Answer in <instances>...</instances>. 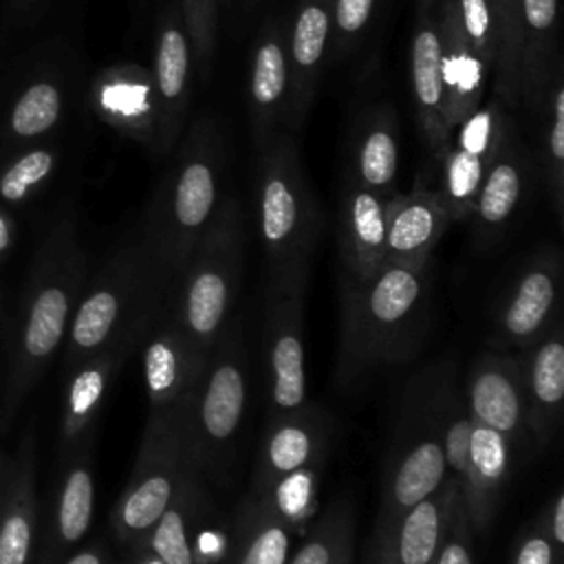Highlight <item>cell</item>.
<instances>
[{"label":"cell","mask_w":564,"mask_h":564,"mask_svg":"<svg viewBox=\"0 0 564 564\" xmlns=\"http://www.w3.org/2000/svg\"><path fill=\"white\" fill-rule=\"evenodd\" d=\"M427 313V267L383 262L364 282L339 278L337 383L355 388L386 368L410 361L423 346Z\"/></svg>","instance_id":"1"},{"label":"cell","mask_w":564,"mask_h":564,"mask_svg":"<svg viewBox=\"0 0 564 564\" xmlns=\"http://www.w3.org/2000/svg\"><path fill=\"white\" fill-rule=\"evenodd\" d=\"M247 405L249 352L242 317L231 315L209 352L183 423L187 463L209 487L227 489L234 482Z\"/></svg>","instance_id":"2"},{"label":"cell","mask_w":564,"mask_h":564,"mask_svg":"<svg viewBox=\"0 0 564 564\" xmlns=\"http://www.w3.org/2000/svg\"><path fill=\"white\" fill-rule=\"evenodd\" d=\"M220 170L223 156L216 148L214 130L207 121H198L178 150L174 167L159 185L141 234L167 284L223 205Z\"/></svg>","instance_id":"3"},{"label":"cell","mask_w":564,"mask_h":564,"mask_svg":"<svg viewBox=\"0 0 564 564\" xmlns=\"http://www.w3.org/2000/svg\"><path fill=\"white\" fill-rule=\"evenodd\" d=\"M167 286L141 238L119 249L77 300L66 330V366L123 337L143 335Z\"/></svg>","instance_id":"4"},{"label":"cell","mask_w":564,"mask_h":564,"mask_svg":"<svg viewBox=\"0 0 564 564\" xmlns=\"http://www.w3.org/2000/svg\"><path fill=\"white\" fill-rule=\"evenodd\" d=\"M242 249L240 205L236 198H225L163 295L181 330L207 357L234 315L242 278Z\"/></svg>","instance_id":"5"},{"label":"cell","mask_w":564,"mask_h":564,"mask_svg":"<svg viewBox=\"0 0 564 564\" xmlns=\"http://www.w3.org/2000/svg\"><path fill=\"white\" fill-rule=\"evenodd\" d=\"M452 361L454 357L447 355L425 366L408 381L401 394L386 452L372 531L388 529L401 511L438 489L447 476L438 427V401Z\"/></svg>","instance_id":"6"},{"label":"cell","mask_w":564,"mask_h":564,"mask_svg":"<svg viewBox=\"0 0 564 564\" xmlns=\"http://www.w3.org/2000/svg\"><path fill=\"white\" fill-rule=\"evenodd\" d=\"M258 223L267 253V289L306 286L319 209L289 139H273L260 156Z\"/></svg>","instance_id":"7"},{"label":"cell","mask_w":564,"mask_h":564,"mask_svg":"<svg viewBox=\"0 0 564 564\" xmlns=\"http://www.w3.org/2000/svg\"><path fill=\"white\" fill-rule=\"evenodd\" d=\"M84 291V258L75 245L55 249L31 284L18 350L0 405V427H7L66 337L73 311Z\"/></svg>","instance_id":"8"},{"label":"cell","mask_w":564,"mask_h":564,"mask_svg":"<svg viewBox=\"0 0 564 564\" xmlns=\"http://www.w3.org/2000/svg\"><path fill=\"white\" fill-rule=\"evenodd\" d=\"M185 419L145 421L132 474L110 511V533L119 551L148 542L187 471Z\"/></svg>","instance_id":"9"},{"label":"cell","mask_w":564,"mask_h":564,"mask_svg":"<svg viewBox=\"0 0 564 564\" xmlns=\"http://www.w3.org/2000/svg\"><path fill=\"white\" fill-rule=\"evenodd\" d=\"M562 256L555 247L531 253L507 280L489 311V348L522 350L560 315Z\"/></svg>","instance_id":"10"},{"label":"cell","mask_w":564,"mask_h":564,"mask_svg":"<svg viewBox=\"0 0 564 564\" xmlns=\"http://www.w3.org/2000/svg\"><path fill=\"white\" fill-rule=\"evenodd\" d=\"M165 564H225L229 553V513L212 498V487L192 469L145 542Z\"/></svg>","instance_id":"11"},{"label":"cell","mask_w":564,"mask_h":564,"mask_svg":"<svg viewBox=\"0 0 564 564\" xmlns=\"http://www.w3.org/2000/svg\"><path fill=\"white\" fill-rule=\"evenodd\" d=\"M139 348L148 421L185 419L209 357L187 339L165 302H161Z\"/></svg>","instance_id":"12"},{"label":"cell","mask_w":564,"mask_h":564,"mask_svg":"<svg viewBox=\"0 0 564 564\" xmlns=\"http://www.w3.org/2000/svg\"><path fill=\"white\" fill-rule=\"evenodd\" d=\"M306 286L267 289L262 361L267 370V419L297 412L311 403L304 357Z\"/></svg>","instance_id":"13"},{"label":"cell","mask_w":564,"mask_h":564,"mask_svg":"<svg viewBox=\"0 0 564 564\" xmlns=\"http://www.w3.org/2000/svg\"><path fill=\"white\" fill-rule=\"evenodd\" d=\"M463 392L476 423L502 434L520 458L533 452L516 352L500 348L482 350L467 370Z\"/></svg>","instance_id":"14"},{"label":"cell","mask_w":564,"mask_h":564,"mask_svg":"<svg viewBox=\"0 0 564 564\" xmlns=\"http://www.w3.org/2000/svg\"><path fill=\"white\" fill-rule=\"evenodd\" d=\"M330 436L333 419L313 401L297 412L267 419L247 489L262 491L286 474L324 465Z\"/></svg>","instance_id":"15"},{"label":"cell","mask_w":564,"mask_h":564,"mask_svg":"<svg viewBox=\"0 0 564 564\" xmlns=\"http://www.w3.org/2000/svg\"><path fill=\"white\" fill-rule=\"evenodd\" d=\"M533 452L555 441L564 401V326L557 317L535 341L516 350Z\"/></svg>","instance_id":"16"},{"label":"cell","mask_w":564,"mask_h":564,"mask_svg":"<svg viewBox=\"0 0 564 564\" xmlns=\"http://www.w3.org/2000/svg\"><path fill=\"white\" fill-rule=\"evenodd\" d=\"M143 335L123 337L70 368L73 375L66 386L59 425L64 456H68L86 438H93V425L106 403V397L119 370L126 366L130 355L141 346Z\"/></svg>","instance_id":"17"},{"label":"cell","mask_w":564,"mask_h":564,"mask_svg":"<svg viewBox=\"0 0 564 564\" xmlns=\"http://www.w3.org/2000/svg\"><path fill=\"white\" fill-rule=\"evenodd\" d=\"M518 460L520 456L502 434L474 421L467 465L458 482L474 538L487 535Z\"/></svg>","instance_id":"18"},{"label":"cell","mask_w":564,"mask_h":564,"mask_svg":"<svg viewBox=\"0 0 564 564\" xmlns=\"http://www.w3.org/2000/svg\"><path fill=\"white\" fill-rule=\"evenodd\" d=\"M449 223L438 192L392 194L386 205V262L425 269Z\"/></svg>","instance_id":"19"},{"label":"cell","mask_w":564,"mask_h":564,"mask_svg":"<svg viewBox=\"0 0 564 564\" xmlns=\"http://www.w3.org/2000/svg\"><path fill=\"white\" fill-rule=\"evenodd\" d=\"M456 496L458 485L445 476L438 489L401 511L388 529L370 531V540L392 564H434Z\"/></svg>","instance_id":"20"},{"label":"cell","mask_w":564,"mask_h":564,"mask_svg":"<svg viewBox=\"0 0 564 564\" xmlns=\"http://www.w3.org/2000/svg\"><path fill=\"white\" fill-rule=\"evenodd\" d=\"M388 198L357 183L344 192L337 231L341 256L339 278L364 282L383 267Z\"/></svg>","instance_id":"21"},{"label":"cell","mask_w":564,"mask_h":564,"mask_svg":"<svg viewBox=\"0 0 564 564\" xmlns=\"http://www.w3.org/2000/svg\"><path fill=\"white\" fill-rule=\"evenodd\" d=\"M183 13L170 9L159 29L154 53V95H156V148L170 152L174 145L187 104V77H189V42L183 26Z\"/></svg>","instance_id":"22"},{"label":"cell","mask_w":564,"mask_h":564,"mask_svg":"<svg viewBox=\"0 0 564 564\" xmlns=\"http://www.w3.org/2000/svg\"><path fill=\"white\" fill-rule=\"evenodd\" d=\"M90 449L93 438H86L66 456L68 465L55 491L51 529L37 564H59L86 538L93 524L95 474Z\"/></svg>","instance_id":"23"},{"label":"cell","mask_w":564,"mask_h":564,"mask_svg":"<svg viewBox=\"0 0 564 564\" xmlns=\"http://www.w3.org/2000/svg\"><path fill=\"white\" fill-rule=\"evenodd\" d=\"M300 538L293 524L262 494L247 489L229 511V553L225 564H289Z\"/></svg>","instance_id":"24"},{"label":"cell","mask_w":564,"mask_h":564,"mask_svg":"<svg viewBox=\"0 0 564 564\" xmlns=\"http://www.w3.org/2000/svg\"><path fill=\"white\" fill-rule=\"evenodd\" d=\"M436 24L441 37V66L445 88L443 119L445 130L452 137V132L478 108L489 73L463 33L456 0H443Z\"/></svg>","instance_id":"25"},{"label":"cell","mask_w":564,"mask_h":564,"mask_svg":"<svg viewBox=\"0 0 564 564\" xmlns=\"http://www.w3.org/2000/svg\"><path fill=\"white\" fill-rule=\"evenodd\" d=\"M37 540L35 441L24 436L0 496V564H33Z\"/></svg>","instance_id":"26"},{"label":"cell","mask_w":564,"mask_h":564,"mask_svg":"<svg viewBox=\"0 0 564 564\" xmlns=\"http://www.w3.org/2000/svg\"><path fill=\"white\" fill-rule=\"evenodd\" d=\"M412 90L416 101L419 126L427 145L436 154H445L449 134L445 130V88L441 66L438 24L432 15L430 0L421 2L419 20L412 37Z\"/></svg>","instance_id":"27"},{"label":"cell","mask_w":564,"mask_h":564,"mask_svg":"<svg viewBox=\"0 0 564 564\" xmlns=\"http://www.w3.org/2000/svg\"><path fill=\"white\" fill-rule=\"evenodd\" d=\"M527 165L509 139H502L498 152L485 170L474 209L467 220L474 223V242L478 249H489L507 231L524 194Z\"/></svg>","instance_id":"28"},{"label":"cell","mask_w":564,"mask_h":564,"mask_svg":"<svg viewBox=\"0 0 564 564\" xmlns=\"http://www.w3.org/2000/svg\"><path fill=\"white\" fill-rule=\"evenodd\" d=\"M330 29L328 0H306L291 29L286 66H289V110L291 119L300 123L315 84L319 62L324 57Z\"/></svg>","instance_id":"29"},{"label":"cell","mask_w":564,"mask_h":564,"mask_svg":"<svg viewBox=\"0 0 564 564\" xmlns=\"http://www.w3.org/2000/svg\"><path fill=\"white\" fill-rule=\"evenodd\" d=\"M522 48H520V99L538 108L549 88V59L555 44L557 0H520Z\"/></svg>","instance_id":"30"},{"label":"cell","mask_w":564,"mask_h":564,"mask_svg":"<svg viewBox=\"0 0 564 564\" xmlns=\"http://www.w3.org/2000/svg\"><path fill=\"white\" fill-rule=\"evenodd\" d=\"M251 106L258 130L269 128L280 117L284 97L289 93V66H286V40L284 33H267L253 55L251 66Z\"/></svg>","instance_id":"31"},{"label":"cell","mask_w":564,"mask_h":564,"mask_svg":"<svg viewBox=\"0 0 564 564\" xmlns=\"http://www.w3.org/2000/svg\"><path fill=\"white\" fill-rule=\"evenodd\" d=\"M355 546V509L341 498L328 505L306 533L297 540L289 564H333L344 551Z\"/></svg>","instance_id":"32"},{"label":"cell","mask_w":564,"mask_h":564,"mask_svg":"<svg viewBox=\"0 0 564 564\" xmlns=\"http://www.w3.org/2000/svg\"><path fill=\"white\" fill-rule=\"evenodd\" d=\"M496 29V68L494 88L507 106L520 101V48H522V11L520 0H489Z\"/></svg>","instance_id":"33"},{"label":"cell","mask_w":564,"mask_h":564,"mask_svg":"<svg viewBox=\"0 0 564 564\" xmlns=\"http://www.w3.org/2000/svg\"><path fill=\"white\" fill-rule=\"evenodd\" d=\"M397 137L394 121L381 117L372 121L361 137L355 163V181L361 187H368L381 196H392V185L397 178Z\"/></svg>","instance_id":"34"},{"label":"cell","mask_w":564,"mask_h":564,"mask_svg":"<svg viewBox=\"0 0 564 564\" xmlns=\"http://www.w3.org/2000/svg\"><path fill=\"white\" fill-rule=\"evenodd\" d=\"M319 474H322V465H313V467L286 474L275 482H271L267 489L256 494H262L271 502V507L284 520H289L300 535H304L317 516Z\"/></svg>","instance_id":"35"},{"label":"cell","mask_w":564,"mask_h":564,"mask_svg":"<svg viewBox=\"0 0 564 564\" xmlns=\"http://www.w3.org/2000/svg\"><path fill=\"white\" fill-rule=\"evenodd\" d=\"M443 156V187L438 189V196L452 223L467 220L474 209V200L482 183L485 170L491 161L458 145L454 150H445Z\"/></svg>","instance_id":"36"},{"label":"cell","mask_w":564,"mask_h":564,"mask_svg":"<svg viewBox=\"0 0 564 564\" xmlns=\"http://www.w3.org/2000/svg\"><path fill=\"white\" fill-rule=\"evenodd\" d=\"M59 115V95L51 84L31 86L15 104L11 126L22 137L48 130Z\"/></svg>","instance_id":"37"},{"label":"cell","mask_w":564,"mask_h":564,"mask_svg":"<svg viewBox=\"0 0 564 564\" xmlns=\"http://www.w3.org/2000/svg\"><path fill=\"white\" fill-rule=\"evenodd\" d=\"M458 18L467 42L487 73L494 77L496 68V29L489 0H456Z\"/></svg>","instance_id":"38"},{"label":"cell","mask_w":564,"mask_h":564,"mask_svg":"<svg viewBox=\"0 0 564 564\" xmlns=\"http://www.w3.org/2000/svg\"><path fill=\"white\" fill-rule=\"evenodd\" d=\"M183 20L205 73L216 48V0H183Z\"/></svg>","instance_id":"39"},{"label":"cell","mask_w":564,"mask_h":564,"mask_svg":"<svg viewBox=\"0 0 564 564\" xmlns=\"http://www.w3.org/2000/svg\"><path fill=\"white\" fill-rule=\"evenodd\" d=\"M474 542H476V538L471 533V527H469V520H467L460 494H458L452 505L445 538H443V544H441V551H438L434 564H478Z\"/></svg>","instance_id":"40"},{"label":"cell","mask_w":564,"mask_h":564,"mask_svg":"<svg viewBox=\"0 0 564 564\" xmlns=\"http://www.w3.org/2000/svg\"><path fill=\"white\" fill-rule=\"evenodd\" d=\"M553 119L549 128V156H551V170H549V181H551V194H553V205L557 216H562V163H564V86L560 77H555V88H553Z\"/></svg>","instance_id":"41"},{"label":"cell","mask_w":564,"mask_h":564,"mask_svg":"<svg viewBox=\"0 0 564 564\" xmlns=\"http://www.w3.org/2000/svg\"><path fill=\"white\" fill-rule=\"evenodd\" d=\"M53 165V156L44 150H35L22 156L0 181V194L7 200H20L35 183H40Z\"/></svg>","instance_id":"42"},{"label":"cell","mask_w":564,"mask_h":564,"mask_svg":"<svg viewBox=\"0 0 564 564\" xmlns=\"http://www.w3.org/2000/svg\"><path fill=\"white\" fill-rule=\"evenodd\" d=\"M509 564H564V551H560L533 520L516 535Z\"/></svg>","instance_id":"43"},{"label":"cell","mask_w":564,"mask_h":564,"mask_svg":"<svg viewBox=\"0 0 564 564\" xmlns=\"http://www.w3.org/2000/svg\"><path fill=\"white\" fill-rule=\"evenodd\" d=\"M535 522L549 535V540L560 551H564V491L562 489H555L546 498V502L535 516Z\"/></svg>","instance_id":"44"},{"label":"cell","mask_w":564,"mask_h":564,"mask_svg":"<svg viewBox=\"0 0 564 564\" xmlns=\"http://www.w3.org/2000/svg\"><path fill=\"white\" fill-rule=\"evenodd\" d=\"M375 0H335V24L344 35H355L370 18Z\"/></svg>","instance_id":"45"},{"label":"cell","mask_w":564,"mask_h":564,"mask_svg":"<svg viewBox=\"0 0 564 564\" xmlns=\"http://www.w3.org/2000/svg\"><path fill=\"white\" fill-rule=\"evenodd\" d=\"M117 555H112L108 542L97 540L90 542L88 546H82L73 555H66L59 564H115Z\"/></svg>","instance_id":"46"},{"label":"cell","mask_w":564,"mask_h":564,"mask_svg":"<svg viewBox=\"0 0 564 564\" xmlns=\"http://www.w3.org/2000/svg\"><path fill=\"white\" fill-rule=\"evenodd\" d=\"M115 564H165L148 544H141L130 551H119Z\"/></svg>","instance_id":"47"},{"label":"cell","mask_w":564,"mask_h":564,"mask_svg":"<svg viewBox=\"0 0 564 564\" xmlns=\"http://www.w3.org/2000/svg\"><path fill=\"white\" fill-rule=\"evenodd\" d=\"M364 564H392L388 560V555L383 553V549L368 538V544H366V551H364Z\"/></svg>","instance_id":"48"},{"label":"cell","mask_w":564,"mask_h":564,"mask_svg":"<svg viewBox=\"0 0 564 564\" xmlns=\"http://www.w3.org/2000/svg\"><path fill=\"white\" fill-rule=\"evenodd\" d=\"M9 245H11V234H9V225H7V220L0 216V256L9 249Z\"/></svg>","instance_id":"49"},{"label":"cell","mask_w":564,"mask_h":564,"mask_svg":"<svg viewBox=\"0 0 564 564\" xmlns=\"http://www.w3.org/2000/svg\"><path fill=\"white\" fill-rule=\"evenodd\" d=\"M9 469H11V458H7V456L0 452V496H2L4 485H7V478H9Z\"/></svg>","instance_id":"50"},{"label":"cell","mask_w":564,"mask_h":564,"mask_svg":"<svg viewBox=\"0 0 564 564\" xmlns=\"http://www.w3.org/2000/svg\"><path fill=\"white\" fill-rule=\"evenodd\" d=\"M333 564H355V546L348 549V551H344Z\"/></svg>","instance_id":"51"}]
</instances>
